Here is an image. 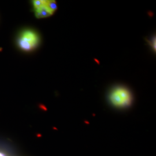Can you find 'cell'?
Listing matches in <instances>:
<instances>
[{"mask_svg":"<svg viewBox=\"0 0 156 156\" xmlns=\"http://www.w3.org/2000/svg\"><path fill=\"white\" fill-rule=\"evenodd\" d=\"M109 100L114 106L125 108L129 106L132 101V96L128 90L124 87H118L112 91Z\"/></svg>","mask_w":156,"mask_h":156,"instance_id":"cell-1","label":"cell"},{"mask_svg":"<svg viewBox=\"0 0 156 156\" xmlns=\"http://www.w3.org/2000/svg\"><path fill=\"white\" fill-rule=\"evenodd\" d=\"M39 38L37 34L32 31H26L21 35L19 45L23 50L29 51L35 48L38 44Z\"/></svg>","mask_w":156,"mask_h":156,"instance_id":"cell-2","label":"cell"},{"mask_svg":"<svg viewBox=\"0 0 156 156\" xmlns=\"http://www.w3.org/2000/svg\"><path fill=\"white\" fill-rule=\"evenodd\" d=\"M44 7L48 12L51 15L57 9V4L55 1L49 0L45 1Z\"/></svg>","mask_w":156,"mask_h":156,"instance_id":"cell-3","label":"cell"},{"mask_svg":"<svg viewBox=\"0 0 156 156\" xmlns=\"http://www.w3.org/2000/svg\"><path fill=\"white\" fill-rule=\"evenodd\" d=\"M50 13L45 8V7H42L39 9L35 10V16L37 18H44L46 17L50 16Z\"/></svg>","mask_w":156,"mask_h":156,"instance_id":"cell-4","label":"cell"},{"mask_svg":"<svg viewBox=\"0 0 156 156\" xmlns=\"http://www.w3.org/2000/svg\"><path fill=\"white\" fill-rule=\"evenodd\" d=\"M33 4L35 10H37V9H39L40 8L44 6L45 1H43V0L34 1Z\"/></svg>","mask_w":156,"mask_h":156,"instance_id":"cell-5","label":"cell"},{"mask_svg":"<svg viewBox=\"0 0 156 156\" xmlns=\"http://www.w3.org/2000/svg\"><path fill=\"white\" fill-rule=\"evenodd\" d=\"M0 156H9L8 153H6L5 151L0 150Z\"/></svg>","mask_w":156,"mask_h":156,"instance_id":"cell-6","label":"cell"}]
</instances>
